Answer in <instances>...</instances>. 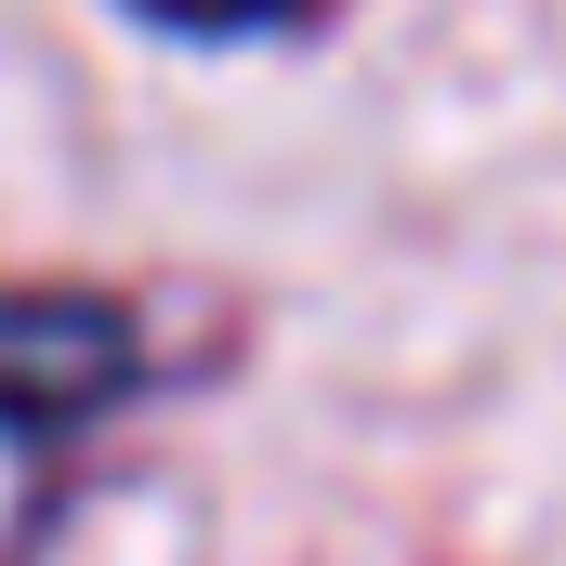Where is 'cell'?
Wrapping results in <instances>:
<instances>
[{
	"label": "cell",
	"mask_w": 566,
	"mask_h": 566,
	"mask_svg": "<svg viewBox=\"0 0 566 566\" xmlns=\"http://www.w3.org/2000/svg\"><path fill=\"white\" fill-rule=\"evenodd\" d=\"M145 316L119 290H66V277H0V434L66 448L106 409L145 396Z\"/></svg>",
	"instance_id": "1"
},
{
	"label": "cell",
	"mask_w": 566,
	"mask_h": 566,
	"mask_svg": "<svg viewBox=\"0 0 566 566\" xmlns=\"http://www.w3.org/2000/svg\"><path fill=\"white\" fill-rule=\"evenodd\" d=\"M133 13L171 40H264V27H303L316 0H133Z\"/></svg>",
	"instance_id": "2"
}]
</instances>
